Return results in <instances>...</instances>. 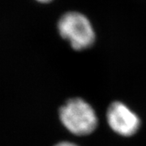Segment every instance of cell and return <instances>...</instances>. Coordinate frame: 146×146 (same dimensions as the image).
I'll return each mask as SVG.
<instances>
[{"label": "cell", "instance_id": "obj_3", "mask_svg": "<svg viewBox=\"0 0 146 146\" xmlns=\"http://www.w3.org/2000/svg\"><path fill=\"white\" fill-rule=\"evenodd\" d=\"M110 127L115 133L123 136L136 134L141 127V119L134 111L121 102H114L106 112Z\"/></svg>", "mask_w": 146, "mask_h": 146}, {"label": "cell", "instance_id": "obj_1", "mask_svg": "<svg viewBox=\"0 0 146 146\" xmlns=\"http://www.w3.org/2000/svg\"><path fill=\"white\" fill-rule=\"evenodd\" d=\"M59 119L63 125L76 136H87L98 127V119L94 108L84 99L68 100L59 110Z\"/></svg>", "mask_w": 146, "mask_h": 146}, {"label": "cell", "instance_id": "obj_5", "mask_svg": "<svg viewBox=\"0 0 146 146\" xmlns=\"http://www.w3.org/2000/svg\"><path fill=\"white\" fill-rule=\"evenodd\" d=\"M36 1H38V2H40V3H46L50 2L51 0H36Z\"/></svg>", "mask_w": 146, "mask_h": 146}, {"label": "cell", "instance_id": "obj_4", "mask_svg": "<svg viewBox=\"0 0 146 146\" xmlns=\"http://www.w3.org/2000/svg\"><path fill=\"white\" fill-rule=\"evenodd\" d=\"M54 146H78L77 145L72 143V142H68V141H62L60 143L57 144L56 145Z\"/></svg>", "mask_w": 146, "mask_h": 146}, {"label": "cell", "instance_id": "obj_2", "mask_svg": "<svg viewBox=\"0 0 146 146\" xmlns=\"http://www.w3.org/2000/svg\"><path fill=\"white\" fill-rule=\"evenodd\" d=\"M58 29L61 36L68 40L76 50L88 49L95 42V33L91 22L77 11L65 13L58 21Z\"/></svg>", "mask_w": 146, "mask_h": 146}]
</instances>
